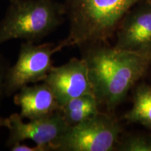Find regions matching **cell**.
<instances>
[{
  "instance_id": "cell-11",
  "label": "cell",
  "mask_w": 151,
  "mask_h": 151,
  "mask_svg": "<svg viewBox=\"0 0 151 151\" xmlns=\"http://www.w3.org/2000/svg\"><path fill=\"white\" fill-rule=\"evenodd\" d=\"M124 119L131 123L141 124L151 129V86L142 84L136 89L133 105Z\"/></svg>"
},
{
  "instance_id": "cell-7",
  "label": "cell",
  "mask_w": 151,
  "mask_h": 151,
  "mask_svg": "<svg viewBox=\"0 0 151 151\" xmlns=\"http://www.w3.org/2000/svg\"><path fill=\"white\" fill-rule=\"evenodd\" d=\"M52 90L60 109L71 99L93 94L88 66L83 58H71L59 67H52L44 81Z\"/></svg>"
},
{
  "instance_id": "cell-15",
  "label": "cell",
  "mask_w": 151,
  "mask_h": 151,
  "mask_svg": "<svg viewBox=\"0 0 151 151\" xmlns=\"http://www.w3.org/2000/svg\"><path fill=\"white\" fill-rule=\"evenodd\" d=\"M9 123V120L8 118H3L0 117V127H7Z\"/></svg>"
},
{
  "instance_id": "cell-8",
  "label": "cell",
  "mask_w": 151,
  "mask_h": 151,
  "mask_svg": "<svg viewBox=\"0 0 151 151\" xmlns=\"http://www.w3.org/2000/svg\"><path fill=\"white\" fill-rule=\"evenodd\" d=\"M116 34L115 48L151 58V4L129 11Z\"/></svg>"
},
{
  "instance_id": "cell-4",
  "label": "cell",
  "mask_w": 151,
  "mask_h": 151,
  "mask_svg": "<svg viewBox=\"0 0 151 151\" xmlns=\"http://www.w3.org/2000/svg\"><path fill=\"white\" fill-rule=\"evenodd\" d=\"M121 132V125L113 115L99 112L70 126L54 143L52 151L114 150Z\"/></svg>"
},
{
  "instance_id": "cell-3",
  "label": "cell",
  "mask_w": 151,
  "mask_h": 151,
  "mask_svg": "<svg viewBox=\"0 0 151 151\" xmlns=\"http://www.w3.org/2000/svg\"><path fill=\"white\" fill-rule=\"evenodd\" d=\"M66 10L55 0H14L0 21V45L23 39L35 43L63 23Z\"/></svg>"
},
{
  "instance_id": "cell-9",
  "label": "cell",
  "mask_w": 151,
  "mask_h": 151,
  "mask_svg": "<svg viewBox=\"0 0 151 151\" xmlns=\"http://www.w3.org/2000/svg\"><path fill=\"white\" fill-rule=\"evenodd\" d=\"M14 102L20 108L21 118H42L61 110L55 96L46 83L26 86L15 94Z\"/></svg>"
},
{
  "instance_id": "cell-12",
  "label": "cell",
  "mask_w": 151,
  "mask_h": 151,
  "mask_svg": "<svg viewBox=\"0 0 151 151\" xmlns=\"http://www.w3.org/2000/svg\"><path fill=\"white\" fill-rule=\"evenodd\" d=\"M117 150L151 151V137L143 135H131L119 140Z\"/></svg>"
},
{
  "instance_id": "cell-6",
  "label": "cell",
  "mask_w": 151,
  "mask_h": 151,
  "mask_svg": "<svg viewBox=\"0 0 151 151\" xmlns=\"http://www.w3.org/2000/svg\"><path fill=\"white\" fill-rule=\"evenodd\" d=\"M9 137L6 146L9 148L26 140L52 151V147L70 126L62 116L61 110L50 116L24 122L20 114L15 113L8 118Z\"/></svg>"
},
{
  "instance_id": "cell-1",
  "label": "cell",
  "mask_w": 151,
  "mask_h": 151,
  "mask_svg": "<svg viewBox=\"0 0 151 151\" xmlns=\"http://www.w3.org/2000/svg\"><path fill=\"white\" fill-rule=\"evenodd\" d=\"M81 49L94 95L109 113L121 104L151 64L150 57L118 50L106 43Z\"/></svg>"
},
{
  "instance_id": "cell-2",
  "label": "cell",
  "mask_w": 151,
  "mask_h": 151,
  "mask_svg": "<svg viewBox=\"0 0 151 151\" xmlns=\"http://www.w3.org/2000/svg\"><path fill=\"white\" fill-rule=\"evenodd\" d=\"M147 0H64L69 20L65 48H82L106 43L116 32L124 16L134 6Z\"/></svg>"
},
{
  "instance_id": "cell-10",
  "label": "cell",
  "mask_w": 151,
  "mask_h": 151,
  "mask_svg": "<svg viewBox=\"0 0 151 151\" xmlns=\"http://www.w3.org/2000/svg\"><path fill=\"white\" fill-rule=\"evenodd\" d=\"M99 106L94 94H88L71 99L62 107L61 111L66 122L73 126L99 113Z\"/></svg>"
},
{
  "instance_id": "cell-16",
  "label": "cell",
  "mask_w": 151,
  "mask_h": 151,
  "mask_svg": "<svg viewBox=\"0 0 151 151\" xmlns=\"http://www.w3.org/2000/svg\"><path fill=\"white\" fill-rule=\"evenodd\" d=\"M9 1H14V0H9Z\"/></svg>"
},
{
  "instance_id": "cell-13",
  "label": "cell",
  "mask_w": 151,
  "mask_h": 151,
  "mask_svg": "<svg viewBox=\"0 0 151 151\" xmlns=\"http://www.w3.org/2000/svg\"><path fill=\"white\" fill-rule=\"evenodd\" d=\"M9 68V66L6 60L0 54V102L4 95H5V80Z\"/></svg>"
},
{
  "instance_id": "cell-5",
  "label": "cell",
  "mask_w": 151,
  "mask_h": 151,
  "mask_svg": "<svg viewBox=\"0 0 151 151\" xmlns=\"http://www.w3.org/2000/svg\"><path fill=\"white\" fill-rule=\"evenodd\" d=\"M64 47L46 43L35 45V43H22L18 59L14 65L9 67L5 80V95L10 97L22 88L31 83L44 81L53 67L52 57Z\"/></svg>"
},
{
  "instance_id": "cell-14",
  "label": "cell",
  "mask_w": 151,
  "mask_h": 151,
  "mask_svg": "<svg viewBox=\"0 0 151 151\" xmlns=\"http://www.w3.org/2000/svg\"><path fill=\"white\" fill-rule=\"evenodd\" d=\"M11 151H48L45 147L35 145L34 146H29L27 145L22 144L21 143L15 144L9 148Z\"/></svg>"
}]
</instances>
